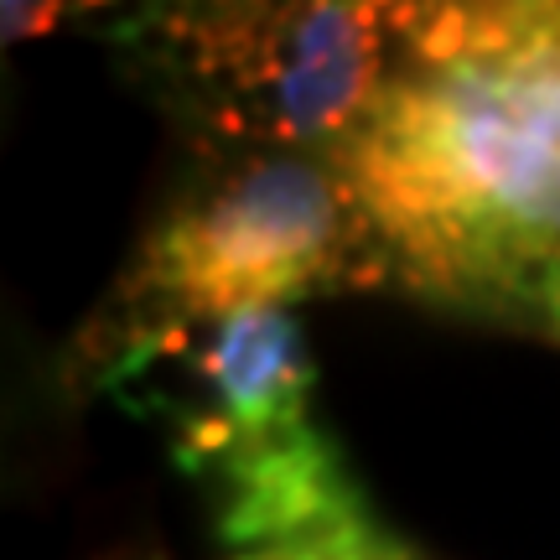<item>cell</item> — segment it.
Masks as SVG:
<instances>
[{
  "label": "cell",
  "instance_id": "2",
  "mask_svg": "<svg viewBox=\"0 0 560 560\" xmlns=\"http://www.w3.org/2000/svg\"><path fill=\"white\" fill-rule=\"evenodd\" d=\"M353 192L296 156L249 161L208 198L187 202L145 249V276L182 285L198 312L285 306L338 276L353 240Z\"/></svg>",
  "mask_w": 560,
  "mask_h": 560
},
{
  "label": "cell",
  "instance_id": "4",
  "mask_svg": "<svg viewBox=\"0 0 560 560\" xmlns=\"http://www.w3.org/2000/svg\"><path fill=\"white\" fill-rule=\"evenodd\" d=\"M213 380L240 425H265L280 416H301L312 369L301 359L296 317L285 306H234L223 317L219 348H213Z\"/></svg>",
  "mask_w": 560,
  "mask_h": 560
},
{
  "label": "cell",
  "instance_id": "3",
  "mask_svg": "<svg viewBox=\"0 0 560 560\" xmlns=\"http://www.w3.org/2000/svg\"><path fill=\"white\" fill-rule=\"evenodd\" d=\"M202 73L229 79V130L322 140L380 104V5L317 0L198 21Z\"/></svg>",
  "mask_w": 560,
  "mask_h": 560
},
{
  "label": "cell",
  "instance_id": "8",
  "mask_svg": "<svg viewBox=\"0 0 560 560\" xmlns=\"http://www.w3.org/2000/svg\"><path fill=\"white\" fill-rule=\"evenodd\" d=\"M332 560H353V556H332Z\"/></svg>",
  "mask_w": 560,
  "mask_h": 560
},
{
  "label": "cell",
  "instance_id": "1",
  "mask_svg": "<svg viewBox=\"0 0 560 560\" xmlns=\"http://www.w3.org/2000/svg\"><path fill=\"white\" fill-rule=\"evenodd\" d=\"M338 166L425 285L509 291L560 260V5H467L457 52L380 94Z\"/></svg>",
  "mask_w": 560,
  "mask_h": 560
},
{
  "label": "cell",
  "instance_id": "7",
  "mask_svg": "<svg viewBox=\"0 0 560 560\" xmlns=\"http://www.w3.org/2000/svg\"><path fill=\"white\" fill-rule=\"evenodd\" d=\"M244 560H285V556H244Z\"/></svg>",
  "mask_w": 560,
  "mask_h": 560
},
{
  "label": "cell",
  "instance_id": "5",
  "mask_svg": "<svg viewBox=\"0 0 560 560\" xmlns=\"http://www.w3.org/2000/svg\"><path fill=\"white\" fill-rule=\"evenodd\" d=\"M58 16H62L58 0H5L0 5V37L5 42L37 37L47 26H58Z\"/></svg>",
  "mask_w": 560,
  "mask_h": 560
},
{
  "label": "cell",
  "instance_id": "6",
  "mask_svg": "<svg viewBox=\"0 0 560 560\" xmlns=\"http://www.w3.org/2000/svg\"><path fill=\"white\" fill-rule=\"evenodd\" d=\"M550 312H556V327H560V291H556V301H550Z\"/></svg>",
  "mask_w": 560,
  "mask_h": 560
}]
</instances>
